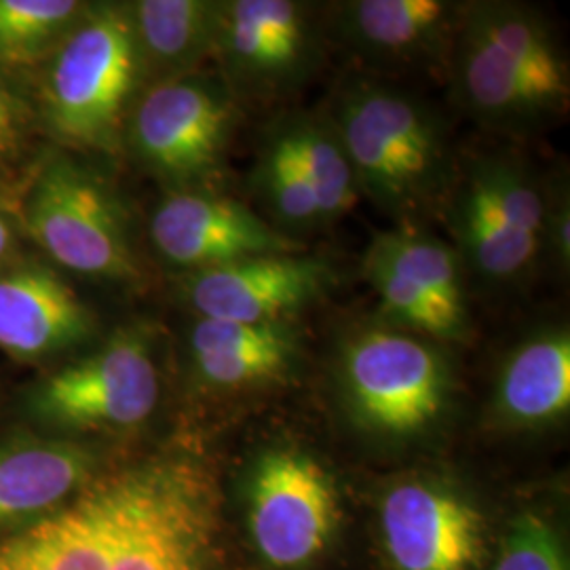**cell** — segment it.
<instances>
[{"mask_svg":"<svg viewBox=\"0 0 570 570\" xmlns=\"http://www.w3.org/2000/svg\"><path fill=\"white\" fill-rule=\"evenodd\" d=\"M0 570H223L216 480L184 452L96 471L0 537Z\"/></svg>","mask_w":570,"mask_h":570,"instance_id":"cell-1","label":"cell"},{"mask_svg":"<svg viewBox=\"0 0 570 570\" xmlns=\"http://www.w3.org/2000/svg\"><path fill=\"white\" fill-rule=\"evenodd\" d=\"M332 127L357 186L391 214L428 207L449 183L442 125L404 91L357 85L341 98Z\"/></svg>","mask_w":570,"mask_h":570,"instance_id":"cell-2","label":"cell"},{"mask_svg":"<svg viewBox=\"0 0 570 570\" xmlns=\"http://www.w3.org/2000/svg\"><path fill=\"white\" fill-rule=\"evenodd\" d=\"M144 75L129 9H85L58 45L45 79V110L66 142L112 150Z\"/></svg>","mask_w":570,"mask_h":570,"instance_id":"cell-3","label":"cell"},{"mask_svg":"<svg viewBox=\"0 0 570 570\" xmlns=\"http://www.w3.org/2000/svg\"><path fill=\"white\" fill-rule=\"evenodd\" d=\"M346 402L364 428L410 438L431 428L449 400V364L428 341L393 327H364L343 355Z\"/></svg>","mask_w":570,"mask_h":570,"instance_id":"cell-4","label":"cell"},{"mask_svg":"<svg viewBox=\"0 0 570 570\" xmlns=\"http://www.w3.org/2000/svg\"><path fill=\"white\" fill-rule=\"evenodd\" d=\"M26 226L56 263L75 273L138 279L121 205L81 165L56 159L42 169L26 204Z\"/></svg>","mask_w":570,"mask_h":570,"instance_id":"cell-5","label":"cell"},{"mask_svg":"<svg viewBox=\"0 0 570 570\" xmlns=\"http://www.w3.org/2000/svg\"><path fill=\"white\" fill-rule=\"evenodd\" d=\"M338 518L334 480L311 454L275 449L256 461L247 487V529L271 569L298 570L315 562Z\"/></svg>","mask_w":570,"mask_h":570,"instance_id":"cell-6","label":"cell"},{"mask_svg":"<svg viewBox=\"0 0 570 570\" xmlns=\"http://www.w3.org/2000/svg\"><path fill=\"white\" fill-rule=\"evenodd\" d=\"M233 125L235 102L225 82L184 75L144 94L129 117V142L157 176L190 184L225 161Z\"/></svg>","mask_w":570,"mask_h":570,"instance_id":"cell-7","label":"cell"},{"mask_svg":"<svg viewBox=\"0 0 570 570\" xmlns=\"http://www.w3.org/2000/svg\"><path fill=\"white\" fill-rule=\"evenodd\" d=\"M159 402V370L140 330H121L98 351L49 374L32 395L37 416L60 428L127 429Z\"/></svg>","mask_w":570,"mask_h":570,"instance_id":"cell-8","label":"cell"},{"mask_svg":"<svg viewBox=\"0 0 570 570\" xmlns=\"http://www.w3.org/2000/svg\"><path fill=\"white\" fill-rule=\"evenodd\" d=\"M214 53L242 94L273 96L308 75L315 35L308 11L289 0L223 2Z\"/></svg>","mask_w":570,"mask_h":570,"instance_id":"cell-9","label":"cell"},{"mask_svg":"<svg viewBox=\"0 0 570 570\" xmlns=\"http://www.w3.org/2000/svg\"><path fill=\"white\" fill-rule=\"evenodd\" d=\"M381 537L393 570H473L484 556V520L459 492L428 480L387 490Z\"/></svg>","mask_w":570,"mask_h":570,"instance_id":"cell-10","label":"cell"},{"mask_svg":"<svg viewBox=\"0 0 570 570\" xmlns=\"http://www.w3.org/2000/svg\"><path fill=\"white\" fill-rule=\"evenodd\" d=\"M150 237L169 265L193 273L252 256L296 252L285 233L247 205L195 190L174 193L155 209Z\"/></svg>","mask_w":570,"mask_h":570,"instance_id":"cell-11","label":"cell"},{"mask_svg":"<svg viewBox=\"0 0 570 570\" xmlns=\"http://www.w3.org/2000/svg\"><path fill=\"white\" fill-rule=\"evenodd\" d=\"M330 279L320 258L265 254L193 273L188 301L207 320L271 324L313 303Z\"/></svg>","mask_w":570,"mask_h":570,"instance_id":"cell-12","label":"cell"},{"mask_svg":"<svg viewBox=\"0 0 570 570\" xmlns=\"http://www.w3.org/2000/svg\"><path fill=\"white\" fill-rule=\"evenodd\" d=\"M91 332L94 315L56 273L28 266L0 275V348L9 355H56Z\"/></svg>","mask_w":570,"mask_h":570,"instance_id":"cell-13","label":"cell"},{"mask_svg":"<svg viewBox=\"0 0 570 570\" xmlns=\"http://www.w3.org/2000/svg\"><path fill=\"white\" fill-rule=\"evenodd\" d=\"M96 471L94 452L75 442H0V530L20 529L60 508Z\"/></svg>","mask_w":570,"mask_h":570,"instance_id":"cell-14","label":"cell"},{"mask_svg":"<svg viewBox=\"0 0 570 570\" xmlns=\"http://www.w3.org/2000/svg\"><path fill=\"white\" fill-rule=\"evenodd\" d=\"M461 16L446 0H355L341 9V28L372 60L410 63L452 49Z\"/></svg>","mask_w":570,"mask_h":570,"instance_id":"cell-15","label":"cell"},{"mask_svg":"<svg viewBox=\"0 0 570 570\" xmlns=\"http://www.w3.org/2000/svg\"><path fill=\"white\" fill-rule=\"evenodd\" d=\"M452 66L461 102L492 127L532 125L562 110L463 16L452 42Z\"/></svg>","mask_w":570,"mask_h":570,"instance_id":"cell-16","label":"cell"},{"mask_svg":"<svg viewBox=\"0 0 570 570\" xmlns=\"http://www.w3.org/2000/svg\"><path fill=\"white\" fill-rule=\"evenodd\" d=\"M195 370L207 387H258L282 379L296 355L285 322L242 324L202 317L190 334Z\"/></svg>","mask_w":570,"mask_h":570,"instance_id":"cell-17","label":"cell"},{"mask_svg":"<svg viewBox=\"0 0 570 570\" xmlns=\"http://www.w3.org/2000/svg\"><path fill=\"white\" fill-rule=\"evenodd\" d=\"M570 407V336L541 330L513 348L497 385V412L515 428H541Z\"/></svg>","mask_w":570,"mask_h":570,"instance_id":"cell-18","label":"cell"},{"mask_svg":"<svg viewBox=\"0 0 570 570\" xmlns=\"http://www.w3.org/2000/svg\"><path fill=\"white\" fill-rule=\"evenodd\" d=\"M220 7L207 0H142L127 7L144 72L159 75V81L190 75L216 49Z\"/></svg>","mask_w":570,"mask_h":570,"instance_id":"cell-19","label":"cell"},{"mask_svg":"<svg viewBox=\"0 0 570 570\" xmlns=\"http://www.w3.org/2000/svg\"><path fill=\"white\" fill-rule=\"evenodd\" d=\"M463 20L508 56L553 102L567 106L569 63L550 26L537 11L515 2H478L463 9Z\"/></svg>","mask_w":570,"mask_h":570,"instance_id":"cell-20","label":"cell"},{"mask_svg":"<svg viewBox=\"0 0 570 570\" xmlns=\"http://www.w3.org/2000/svg\"><path fill=\"white\" fill-rule=\"evenodd\" d=\"M423 289L452 322L468 330V306L459 258L449 245L412 230L379 235L366 254Z\"/></svg>","mask_w":570,"mask_h":570,"instance_id":"cell-21","label":"cell"},{"mask_svg":"<svg viewBox=\"0 0 570 570\" xmlns=\"http://www.w3.org/2000/svg\"><path fill=\"white\" fill-rule=\"evenodd\" d=\"M277 136L303 171L324 223L346 214L357 202L360 186L332 122L303 119L289 122Z\"/></svg>","mask_w":570,"mask_h":570,"instance_id":"cell-22","label":"cell"},{"mask_svg":"<svg viewBox=\"0 0 570 570\" xmlns=\"http://www.w3.org/2000/svg\"><path fill=\"white\" fill-rule=\"evenodd\" d=\"M454 228L469 265L492 282H510L537 258L469 180L454 205Z\"/></svg>","mask_w":570,"mask_h":570,"instance_id":"cell-23","label":"cell"},{"mask_svg":"<svg viewBox=\"0 0 570 570\" xmlns=\"http://www.w3.org/2000/svg\"><path fill=\"white\" fill-rule=\"evenodd\" d=\"M85 9L75 0H0V61L21 66L39 60Z\"/></svg>","mask_w":570,"mask_h":570,"instance_id":"cell-24","label":"cell"},{"mask_svg":"<svg viewBox=\"0 0 570 570\" xmlns=\"http://www.w3.org/2000/svg\"><path fill=\"white\" fill-rule=\"evenodd\" d=\"M468 180L484 195L513 237L539 254L546 237L548 204L537 184L520 167L501 159L475 165Z\"/></svg>","mask_w":570,"mask_h":570,"instance_id":"cell-25","label":"cell"},{"mask_svg":"<svg viewBox=\"0 0 570 570\" xmlns=\"http://www.w3.org/2000/svg\"><path fill=\"white\" fill-rule=\"evenodd\" d=\"M256 184L268 212L275 216L277 230L324 225L315 195L279 136L266 146Z\"/></svg>","mask_w":570,"mask_h":570,"instance_id":"cell-26","label":"cell"},{"mask_svg":"<svg viewBox=\"0 0 570 570\" xmlns=\"http://www.w3.org/2000/svg\"><path fill=\"white\" fill-rule=\"evenodd\" d=\"M364 271L367 282L374 285L376 294L381 296L391 322L438 341H459L465 336V327L452 322L423 289L410 284L393 268L366 256Z\"/></svg>","mask_w":570,"mask_h":570,"instance_id":"cell-27","label":"cell"},{"mask_svg":"<svg viewBox=\"0 0 570 570\" xmlns=\"http://www.w3.org/2000/svg\"><path fill=\"white\" fill-rule=\"evenodd\" d=\"M492 570H569V562L550 522L524 511L505 532Z\"/></svg>","mask_w":570,"mask_h":570,"instance_id":"cell-28","label":"cell"},{"mask_svg":"<svg viewBox=\"0 0 570 570\" xmlns=\"http://www.w3.org/2000/svg\"><path fill=\"white\" fill-rule=\"evenodd\" d=\"M23 134V110L11 85L0 75V159L18 150Z\"/></svg>","mask_w":570,"mask_h":570,"instance_id":"cell-29","label":"cell"},{"mask_svg":"<svg viewBox=\"0 0 570 570\" xmlns=\"http://www.w3.org/2000/svg\"><path fill=\"white\" fill-rule=\"evenodd\" d=\"M543 244H548L560 265H569L570 261V214L569 205H556L548 207L546 218V237Z\"/></svg>","mask_w":570,"mask_h":570,"instance_id":"cell-30","label":"cell"},{"mask_svg":"<svg viewBox=\"0 0 570 570\" xmlns=\"http://www.w3.org/2000/svg\"><path fill=\"white\" fill-rule=\"evenodd\" d=\"M9 244H11V230H9L7 220H4L2 214H0V261L4 258V254H7V249H9Z\"/></svg>","mask_w":570,"mask_h":570,"instance_id":"cell-31","label":"cell"}]
</instances>
